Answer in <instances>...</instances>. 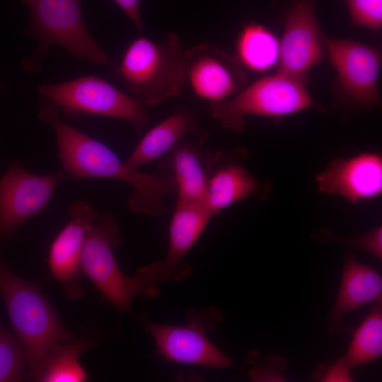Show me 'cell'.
I'll return each instance as SVG.
<instances>
[{
	"label": "cell",
	"mask_w": 382,
	"mask_h": 382,
	"mask_svg": "<svg viewBox=\"0 0 382 382\" xmlns=\"http://www.w3.org/2000/svg\"><path fill=\"white\" fill-rule=\"evenodd\" d=\"M207 134L187 136L159 158L161 174L177 185L178 199L205 202L207 165L211 153L204 147Z\"/></svg>",
	"instance_id": "17"
},
{
	"label": "cell",
	"mask_w": 382,
	"mask_h": 382,
	"mask_svg": "<svg viewBox=\"0 0 382 382\" xmlns=\"http://www.w3.org/2000/svg\"><path fill=\"white\" fill-rule=\"evenodd\" d=\"M81 340L56 345L47 355L37 381L83 382L88 376L79 362L80 356L89 349Z\"/></svg>",
	"instance_id": "22"
},
{
	"label": "cell",
	"mask_w": 382,
	"mask_h": 382,
	"mask_svg": "<svg viewBox=\"0 0 382 382\" xmlns=\"http://www.w3.org/2000/svg\"><path fill=\"white\" fill-rule=\"evenodd\" d=\"M280 41L263 25H245L236 42L237 58L243 66L254 71H265L277 64Z\"/></svg>",
	"instance_id": "20"
},
{
	"label": "cell",
	"mask_w": 382,
	"mask_h": 382,
	"mask_svg": "<svg viewBox=\"0 0 382 382\" xmlns=\"http://www.w3.org/2000/svg\"><path fill=\"white\" fill-rule=\"evenodd\" d=\"M212 216L204 202L178 199L170 221L166 256L156 261L161 283L180 281L191 274V267L185 257Z\"/></svg>",
	"instance_id": "15"
},
{
	"label": "cell",
	"mask_w": 382,
	"mask_h": 382,
	"mask_svg": "<svg viewBox=\"0 0 382 382\" xmlns=\"http://www.w3.org/2000/svg\"><path fill=\"white\" fill-rule=\"evenodd\" d=\"M0 294L25 355L29 378L37 381L44 362L57 345L74 341L40 290L0 260Z\"/></svg>",
	"instance_id": "2"
},
{
	"label": "cell",
	"mask_w": 382,
	"mask_h": 382,
	"mask_svg": "<svg viewBox=\"0 0 382 382\" xmlns=\"http://www.w3.org/2000/svg\"><path fill=\"white\" fill-rule=\"evenodd\" d=\"M248 156L247 151L237 148L209 156L205 204L213 216L260 192V183L243 166Z\"/></svg>",
	"instance_id": "16"
},
{
	"label": "cell",
	"mask_w": 382,
	"mask_h": 382,
	"mask_svg": "<svg viewBox=\"0 0 382 382\" xmlns=\"http://www.w3.org/2000/svg\"><path fill=\"white\" fill-rule=\"evenodd\" d=\"M382 278L372 267L364 265L347 255L342 274L338 294L328 315L330 333L340 332L342 317L371 302L381 301Z\"/></svg>",
	"instance_id": "18"
},
{
	"label": "cell",
	"mask_w": 382,
	"mask_h": 382,
	"mask_svg": "<svg viewBox=\"0 0 382 382\" xmlns=\"http://www.w3.org/2000/svg\"><path fill=\"white\" fill-rule=\"evenodd\" d=\"M311 108H321L311 97L307 83L277 71L246 86L233 99L211 102L209 110L224 129L241 132L247 115L279 120Z\"/></svg>",
	"instance_id": "6"
},
{
	"label": "cell",
	"mask_w": 382,
	"mask_h": 382,
	"mask_svg": "<svg viewBox=\"0 0 382 382\" xmlns=\"http://www.w3.org/2000/svg\"><path fill=\"white\" fill-rule=\"evenodd\" d=\"M322 242L333 241L345 245L364 250L378 259L382 258V227L375 228L362 234L352 236L336 235L326 228H322L318 236Z\"/></svg>",
	"instance_id": "24"
},
{
	"label": "cell",
	"mask_w": 382,
	"mask_h": 382,
	"mask_svg": "<svg viewBox=\"0 0 382 382\" xmlns=\"http://www.w3.org/2000/svg\"><path fill=\"white\" fill-rule=\"evenodd\" d=\"M186 81L198 97L216 102L237 95L248 83L236 56L212 42L196 45L183 52Z\"/></svg>",
	"instance_id": "12"
},
{
	"label": "cell",
	"mask_w": 382,
	"mask_h": 382,
	"mask_svg": "<svg viewBox=\"0 0 382 382\" xmlns=\"http://www.w3.org/2000/svg\"><path fill=\"white\" fill-rule=\"evenodd\" d=\"M185 320L186 323L180 326L142 320L158 353L167 360L213 369L229 367L231 360L207 336L224 320L221 310L213 306L190 308Z\"/></svg>",
	"instance_id": "9"
},
{
	"label": "cell",
	"mask_w": 382,
	"mask_h": 382,
	"mask_svg": "<svg viewBox=\"0 0 382 382\" xmlns=\"http://www.w3.org/2000/svg\"><path fill=\"white\" fill-rule=\"evenodd\" d=\"M39 108V119L54 129L66 180L107 178L125 182L133 189L128 199L129 209L150 216L161 214L163 197L177 194L171 176L130 168L106 145L62 121L58 108L52 103L40 98Z\"/></svg>",
	"instance_id": "1"
},
{
	"label": "cell",
	"mask_w": 382,
	"mask_h": 382,
	"mask_svg": "<svg viewBox=\"0 0 382 382\" xmlns=\"http://www.w3.org/2000/svg\"><path fill=\"white\" fill-rule=\"evenodd\" d=\"M29 378L25 353L13 335L0 324V382Z\"/></svg>",
	"instance_id": "23"
},
{
	"label": "cell",
	"mask_w": 382,
	"mask_h": 382,
	"mask_svg": "<svg viewBox=\"0 0 382 382\" xmlns=\"http://www.w3.org/2000/svg\"><path fill=\"white\" fill-rule=\"evenodd\" d=\"M207 134L196 117L186 110H178L150 129L125 162L132 169L161 157L187 136Z\"/></svg>",
	"instance_id": "19"
},
{
	"label": "cell",
	"mask_w": 382,
	"mask_h": 382,
	"mask_svg": "<svg viewBox=\"0 0 382 382\" xmlns=\"http://www.w3.org/2000/svg\"><path fill=\"white\" fill-rule=\"evenodd\" d=\"M247 361L251 365L249 376L253 381H284L282 372L286 366L284 358L267 356L259 363L253 352L247 355Z\"/></svg>",
	"instance_id": "26"
},
{
	"label": "cell",
	"mask_w": 382,
	"mask_h": 382,
	"mask_svg": "<svg viewBox=\"0 0 382 382\" xmlns=\"http://www.w3.org/2000/svg\"><path fill=\"white\" fill-rule=\"evenodd\" d=\"M122 241L116 218L108 212L99 214L85 239L80 268L106 300L122 312H132L131 301L137 296L146 299L157 296L160 282L154 262L134 276L121 270L113 249Z\"/></svg>",
	"instance_id": "3"
},
{
	"label": "cell",
	"mask_w": 382,
	"mask_h": 382,
	"mask_svg": "<svg viewBox=\"0 0 382 382\" xmlns=\"http://www.w3.org/2000/svg\"><path fill=\"white\" fill-rule=\"evenodd\" d=\"M64 180L62 170L40 175L11 163L0 178V241L46 209Z\"/></svg>",
	"instance_id": "11"
},
{
	"label": "cell",
	"mask_w": 382,
	"mask_h": 382,
	"mask_svg": "<svg viewBox=\"0 0 382 382\" xmlns=\"http://www.w3.org/2000/svg\"><path fill=\"white\" fill-rule=\"evenodd\" d=\"M283 25L277 72L308 83V73L325 57V35L320 29L316 0H282Z\"/></svg>",
	"instance_id": "10"
},
{
	"label": "cell",
	"mask_w": 382,
	"mask_h": 382,
	"mask_svg": "<svg viewBox=\"0 0 382 382\" xmlns=\"http://www.w3.org/2000/svg\"><path fill=\"white\" fill-rule=\"evenodd\" d=\"M183 48L174 33L158 42L142 35L129 44L114 69L134 98L145 105H158L179 96L186 82Z\"/></svg>",
	"instance_id": "4"
},
{
	"label": "cell",
	"mask_w": 382,
	"mask_h": 382,
	"mask_svg": "<svg viewBox=\"0 0 382 382\" xmlns=\"http://www.w3.org/2000/svg\"><path fill=\"white\" fill-rule=\"evenodd\" d=\"M315 380L324 382H350L353 381L351 369L341 359L333 364H320L313 372Z\"/></svg>",
	"instance_id": "27"
},
{
	"label": "cell",
	"mask_w": 382,
	"mask_h": 382,
	"mask_svg": "<svg viewBox=\"0 0 382 382\" xmlns=\"http://www.w3.org/2000/svg\"><path fill=\"white\" fill-rule=\"evenodd\" d=\"M70 219L53 241L48 257L50 270L65 291L75 300L82 295L80 258L85 239L99 214L89 202L79 200L69 207Z\"/></svg>",
	"instance_id": "13"
},
{
	"label": "cell",
	"mask_w": 382,
	"mask_h": 382,
	"mask_svg": "<svg viewBox=\"0 0 382 382\" xmlns=\"http://www.w3.org/2000/svg\"><path fill=\"white\" fill-rule=\"evenodd\" d=\"M354 25L377 31L382 26V0H344Z\"/></svg>",
	"instance_id": "25"
},
{
	"label": "cell",
	"mask_w": 382,
	"mask_h": 382,
	"mask_svg": "<svg viewBox=\"0 0 382 382\" xmlns=\"http://www.w3.org/2000/svg\"><path fill=\"white\" fill-rule=\"evenodd\" d=\"M325 55L336 71L334 105L350 111L378 108L381 52L350 40L325 36Z\"/></svg>",
	"instance_id": "8"
},
{
	"label": "cell",
	"mask_w": 382,
	"mask_h": 382,
	"mask_svg": "<svg viewBox=\"0 0 382 382\" xmlns=\"http://www.w3.org/2000/svg\"><path fill=\"white\" fill-rule=\"evenodd\" d=\"M318 190L340 195L352 203L371 199L382 192V158L364 152L350 158H337L316 177Z\"/></svg>",
	"instance_id": "14"
},
{
	"label": "cell",
	"mask_w": 382,
	"mask_h": 382,
	"mask_svg": "<svg viewBox=\"0 0 382 382\" xmlns=\"http://www.w3.org/2000/svg\"><path fill=\"white\" fill-rule=\"evenodd\" d=\"M37 91L69 120L88 115L118 118L127 121L137 132H141L149 120L145 105L96 76L41 84Z\"/></svg>",
	"instance_id": "7"
},
{
	"label": "cell",
	"mask_w": 382,
	"mask_h": 382,
	"mask_svg": "<svg viewBox=\"0 0 382 382\" xmlns=\"http://www.w3.org/2000/svg\"><path fill=\"white\" fill-rule=\"evenodd\" d=\"M382 354V305L375 302L354 333L349 348L340 358L351 369L379 358Z\"/></svg>",
	"instance_id": "21"
},
{
	"label": "cell",
	"mask_w": 382,
	"mask_h": 382,
	"mask_svg": "<svg viewBox=\"0 0 382 382\" xmlns=\"http://www.w3.org/2000/svg\"><path fill=\"white\" fill-rule=\"evenodd\" d=\"M30 11L26 33L37 40V48L23 66L28 71L40 69V60L50 48L62 46L78 59L110 66L112 63L91 35L85 23L81 0H21Z\"/></svg>",
	"instance_id": "5"
},
{
	"label": "cell",
	"mask_w": 382,
	"mask_h": 382,
	"mask_svg": "<svg viewBox=\"0 0 382 382\" xmlns=\"http://www.w3.org/2000/svg\"><path fill=\"white\" fill-rule=\"evenodd\" d=\"M135 25L140 35H143V24L139 0H114Z\"/></svg>",
	"instance_id": "28"
}]
</instances>
